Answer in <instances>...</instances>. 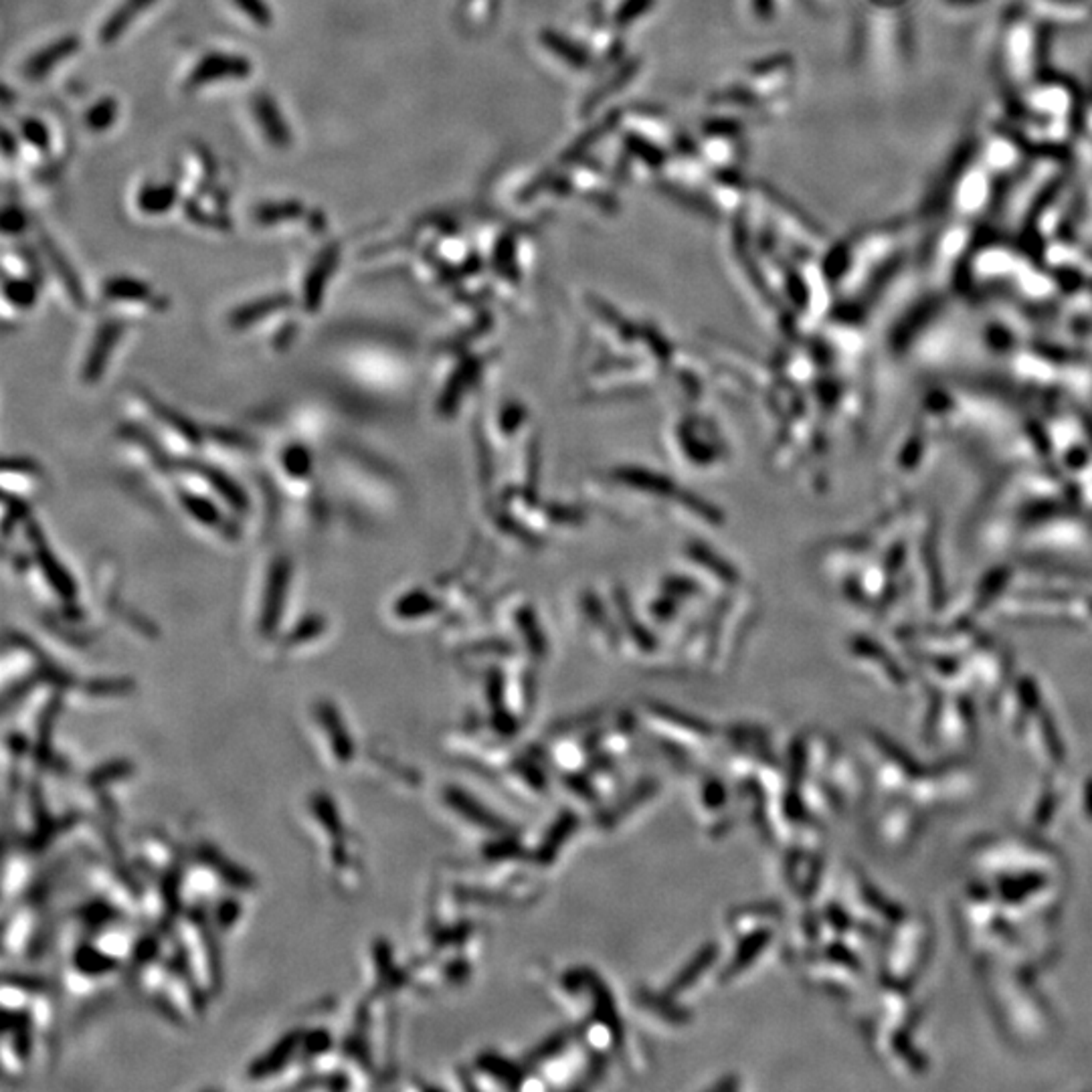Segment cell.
Returning a JSON list of instances; mask_svg holds the SVG:
<instances>
[{
  "label": "cell",
  "instance_id": "6da1fadb",
  "mask_svg": "<svg viewBox=\"0 0 1092 1092\" xmlns=\"http://www.w3.org/2000/svg\"><path fill=\"white\" fill-rule=\"evenodd\" d=\"M253 73L250 57L233 51H207L197 59L183 81L185 92H201L223 81H245Z\"/></svg>",
  "mask_w": 1092,
  "mask_h": 1092
},
{
  "label": "cell",
  "instance_id": "7a4b0ae2",
  "mask_svg": "<svg viewBox=\"0 0 1092 1092\" xmlns=\"http://www.w3.org/2000/svg\"><path fill=\"white\" fill-rule=\"evenodd\" d=\"M251 114L263 140H266L271 148L285 150L291 146L293 132L274 95L267 92L255 94L251 100Z\"/></svg>",
  "mask_w": 1092,
  "mask_h": 1092
},
{
  "label": "cell",
  "instance_id": "3957f363",
  "mask_svg": "<svg viewBox=\"0 0 1092 1092\" xmlns=\"http://www.w3.org/2000/svg\"><path fill=\"white\" fill-rule=\"evenodd\" d=\"M79 49L81 39L78 35L70 33L57 37V39H53L51 43L43 45L41 49H37L33 55L22 63V75H25V79L39 84V81L47 79L59 65L65 63L67 59H71Z\"/></svg>",
  "mask_w": 1092,
  "mask_h": 1092
},
{
  "label": "cell",
  "instance_id": "277c9868",
  "mask_svg": "<svg viewBox=\"0 0 1092 1092\" xmlns=\"http://www.w3.org/2000/svg\"><path fill=\"white\" fill-rule=\"evenodd\" d=\"M290 585V562L285 556L274 561L267 575L266 595H263V609H261V629L269 634L277 628L282 620L285 597H288Z\"/></svg>",
  "mask_w": 1092,
  "mask_h": 1092
},
{
  "label": "cell",
  "instance_id": "5b68a950",
  "mask_svg": "<svg viewBox=\"0 0 1092 1092\" xmlns=\"http://www.w3.org/2000/svg\"><path fill=\"white\" fill-rule=\"evenodd\" d=\"M341 245L338 243H330L322 250V253L318 258L314 259V263L310 266V271L306 274L304 280V306L306 310H318L324 298V291H326L330 280H333L338 259H341Z\"/></svg>",
  "mask_w": 1092,
  "mask_h": 1092
},
{
  "label": "cell",
  "instance_id": "8992f818",
  "mask_svg": "<svg viewBox=\"0 0 1092 1092\" xmlns=\"http://www.w3.org/2000/svg\"><path fill=\"white\" fill-rule=\"evenodd\" d=\"M158 0H119L116 9L103 19L100 31H97V39H100L103 47L116 45L126 35L127 29L146 11L152 9Z\"/></svg>",
  "mask_w": 1092,
  "mask_h": 1092
},
{
  "label": "cell",
  "instance_id": "52a82bcc",
  "mask_svg": "<svg viewBox=\"0 0 1092 1092\" xmlns=\"http://www.w3.org/2000/svg\"><path fill=\"white\" fill-rule=\"evenodd\" d=\"M29 534H31V540L35 542L33 545L35 556H37V561H39L43 575L47 577V581H51L53 589H55L57 595H62L63 599H73V595H75L73 579L70 577L67 569H63V564L57 561V556L53 554V551L47 546V542H45L43 538L41 530L37 529V524H31Z\"/></svg>",
  "mask_w": 1092,
  "mask_h": 1092
},
{
  "label": "cell",
  "instance_id": "ba28073f",
  "mask_svg": "<svg viewBox=\"0 0 1092 1092\" xmlns=\"http://www.w3.org/2000/svg\"><path fill=\"white\" fill-rule=\"evenodd\" d=\"M180 191L175 183H144L135 193V209L146 217H160L178 205Z\"/></svg>",
  "mask_w": 1092,
  "mask_h": 1092
},
{
  "label": "cell",
  "instance_id": "9c48e42d",
  "mask_svg": "<svg viewBox=\"0 0 1092 1092\" xmlns=\"http://www.w3.org/2000/svg\"><path fill=\"white\" fill-rule=\"evenodd\" d=\"M122 326H119L118 322H110L105 324V326L100 328V334L95 336V341L92 344V350L87 354L86 360V368H84V376L87 381L100 379V374L103 373V368L108 366L110 354L111 350L116 349V344L119 341V336H122Z\"/></svg>",
  "mask_w": 1092,
  "mask_h": 1092
},
{
  "label": "cell",
  "instance_id": "30bf717a",
  "mask_svg": "<svg viewBox=\"0 0 1092 1092\" xmlns=\"http://www.w3.org/2000/svg\"><path fill=\"white\" fill-rule=\"evenodd\" d=\"M103 293H105V298L111 300V302L146 304L152 300V288H150L146 282L135 280V277H130V275L110 277V280L103 285Z\"/></svg>",
  "mask_w": 1092,
  "mask_h": 1092
},
{
  "label": "cell",
  "instance_id": "8fae6325",
  "mask_svg": "<svg viewBox=\"0 0 1092 1092\" xmlns=\"http://www.w3.org/2000/svg\"><path fill=\"white\" fill-rule=\"evenodd\" d=\"M288 306H290V298L285 296V293H274V296L261 298V300H258V302H251V304H245V306L237 308V310L233 312V316H231V324L235 328H247V326H251V324H255V322L267 318L269 314L280 312V310H283V308H288Z\"/></svg>",
  "mask_w": 1092,
  "mask_h": 1092
},
{
  "label": "cell",
  "instance_id": "7c38bea8",
  "mask_svg": "<svg viewBox=\"0 0 1092 1092\" xmlns=\"http://www.w3.org/2000/svg\"><path fill=\"white\" fill-rule=\"evenodd\" d=\"M43 250L45 255H47V259L51 261L53 271H55L59 280H62L63 285H67V291H70V296L73 298L75 304H86V296L84 290H81V283L78 282V275H75V271L71 269L70 261L65 259V255L57 250V245L53 243L51 239L43 237Z\"/></svg>",
  "mask_w": 1092,
  "mask_h": 1092
},
{
  "label": "cell",
  "instance_id": "4fadbf2b",
  "mask_svg": "<svg viewBox=\"0 0 1092 1092\" xmlns=\"http://www.w3.org/2000/svg\"><path fill=\"white\" fill-rule=\"evenodd\" d=\"M119 116V103L116 97L102 95L95 100L84 114V126L92 134H103L116 126Z\"/></svg>",
  "mask_w": 1092,
  "mask_h": 1092
},
{
  "label": "cell",
  "instance_id": "5bb4252c",
  "mask_svg": "<svg viewBox=\"0 0 1092 1092\" xmlns=\"http://www.w3.org/2000/svg\"><path fill=\"white\" fill-rule=\"evenodd\" d=\"M199 472H201V476L205 478L210 486H213L215 492L229 504V506H233L235 510H243V512L247 510V506H250L243 489H241L235 481L227 476V473H223L217 468H210V465H201Z\"/></svg>",
  "mask_w": 1092,
  "mask_h": 1092
},
{
  "label": "cell",
  "instance_id": "9a60e30c",
  "mask_svg": "<svg viewBox=\"0 0 1092 1092\" xmlns=\"http://www.w3.org/2000/svg\"><path fill=\"white\" fill-rule=\"evenodd\" d=\"M306 209L300 201H271L255 207L253 221L263 225V227H269V225L293 221V218L302 217Z\"/></svg>",
  "mask_w": 1092,
  "mask_h": 1092
},
{
  "label": "cell",
  "instance_id": "2e32d148",
  "mask_svg": "<svg viewBox=\"0 0 1092 1092\" xmlns=\"http://www.w3.org/2000/svg\"><path fill=\"white\" fill-rule=\"evenodd\" d=\"M19 138L22 144L33 148L39 154H47L51 150L49 126L37 116H22L19 119Z\"/></svg>",
  "mask_w": 1092,
  "mask_h": 1092
},
{
  "label": "cell",
  "instance_id": "e0dca14e",
  "mask_svg": "<svg viewBox=\"0 0 1092 1092\" xmlns=\"http://www.w3.org/2000/svg\"><path fill=\"white\" fill-rule=\"evenodd\" d=\"M180 502H183L188 516H193L194 521L209 526V529H217V526L223 522L217 506L207 498H201V496L191 494V492H183V496H180Z\"/></svg>",
  "mask_w": 1092,
  "mask_h": 1092
},
{
  "label": "cell",
  "instance_id": "ac0fdd59",
  "mask_svg": "<svg viewBox=\"0 0 1092 1092\" xmlns=\"http://www.w3.org/2000/svg\"><path fill=\"white\" fill-rule=\"evenodd\" d=\"M4 298L17 308H33L37 302V283L25 277H9L4 282Z\"/></svg>",
  "mask_w": 1092,
  "mask_h": 1092
},
{
  "label": "cell",
  "instance_id": "d6986e66",
  "mask_svg": "<svg viewBox=\"0 0 1092 1092\" xmlns=\"http://www.w3.org/2000/svg\"><path fill=\"white\" fill-rule=\"evenodd\" d=\"M233 6L258 29H269L274 25V11L267 0H231Z\"/></svg>",
  "mask_w": 1092,
  "mask_h": 1092
},
{
  "label": "cell",
  "instance_id": "ffe728a7",
  "mask_svg": "<svg viewBox=\"0 0 1092 1092\" xmlns=\"http://www.w3.org/2000/svg\"><path fill=\"white\" fill-rule=\"evenodd\" d=\"M283 468L290 473V476L298 478V480L310 476V472H312L310 451L302 446L288 447L283 454Z\"/></svg>",
  "mask_w": 1092,
  "mask_h": 1092
},
{
  "label": "cell",
  "instance_id": "44dd1931",
  "mask_svg": "<svg viewBox=\"0 0 1092 1092\" xmlns=\"http://www.w3.org/2000/svg\"><path fill=\"white\" fill-rule=\"evenodd\" d=\"M0 229L6 237L22 235L29 229V215L25 213V209L14 205V202L4 205L3 215H0Z\"/></svg>",
  "mask_w": 1092,
  "mask_h": 1092
},
{
  "label": "cell",
  "instance_id": "7402d4cb",
  "mask_svg": "<svg viewBox=\"0 0 1092 1092\" xmlns=\"http://www.w3.org/2000/svg\"><path fill=\"white\" fill-rule=\"evenodd\" d=\"M298 1042H300V1040H298V1036H288V1038H285V1040H283L280 1046H277V1048H275L274 1052H269L266 1058H263L261 1062H258V1064H255V1068H253V1074H267V1072L274 1071V1068H280V1066L283 1064V1062H285V1060H282V1058H283L285 1054H288L290 1050L296 1048Z\"/></svg>",
  "mask_w": 1092,
  "mask_h": 1092
},
{
  "label": "cell",
  "instance_id": "603a6c76",
  "mask_svg": "<svg viewBox=\"0 0 1092 1092\" xmlns=\"http://www.w3.org/2000/svg\"><path fill=\"white\" fill-rule=\"evenodd\" d=\"M324 628H326V625H324L320 617H308V620L300 623L296 634H293V639H296V642H306V637L318 636Z\"/></svg>",
  "mask_w": 1092,
  "mask_h": 1092
},
{
  "label": "cell",
  "instance_id": "cb8c5ba5",
  "mask_svg": "<svg viewBox=\"0 0 1092 1092\" xmlns=\"http://www.w3.org/2000/svg\"><path fill=\"white\" fill-rule=\"evenodd\" d=\"M19 142H21L19 135H14L9 130V127H4V134H3V152H4V156H12V148L19 150Z\"/></svg>",
  "mask_w": 1092,
  "mask_h": 1092
}]
</instances>
